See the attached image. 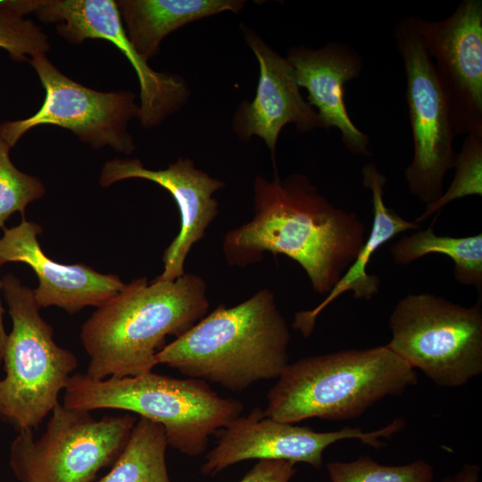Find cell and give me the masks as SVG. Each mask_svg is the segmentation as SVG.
Wrapping results in <instances>:
<instances>
[{
	"label": "cell",
	"mask_w": 482,
	"mask_h": 482,
	"mask_svg": "<svg viewBox=\"0 0 482 482\" xmlns=\"http://www.w3.org/2000/svg\"><path fill=\"white\" fill-rule=\"evenodd\" d=\"M254 215L228 231L222 249L229 264L245 267L266 252L283 254L305 271L313 290L328 295L356 259L366 229L358 215L331 204L303 174L272 180L255 176Z\"/></svg>",
	"instance_id": "obj_1"
},
{
	"label": "cell",
	"mask_w": 482,
	"mask_h": 482,
	"mask_svg": "<svg viewBox=\"0 0 482 482\" xmlns=\"http://www.w3.org/2000/svg\"><path fill=\"white\" fill-rule=\"evenodd\" d=\"M209 309L207 287L198 275L173 281L134 279L83 323L80 339L89 358L91 378L142 375L157 365L167 336L184 334Z\"/></svg>",
	"instance_id": "obj_2"
},
{
	"label": "cell",
	"mask_w": 482,
	"mask_h": 482,
	"mask_svg": "<svg viewBox=\"0 0 482 482\" xmlns=\"http://www.w3.org/2000/svg\"><path fill=\"white\" fill-rule=\"evenodd\" d=\"M289 342L274 294L264 288L235 306L218 305L166 345L156 362L241 392L280 376L288 364Z\"/></svg>",
	"instance_id": "obj_3"
},
{
	"label": "cell",
	"mask_w": 482,
	"mask_h": 482,
	"mask_svg": "<svg viewBox=\"0 0 482 482\" xmlns=\"http://www.w3.org/2000/svg\"><path fill=\"white\" fill-rule=\"evenodd\" d=\"M417 382L416 370L386 345L307 356L283 370L263 415L289 424L353 419Z\"/></svg>",
	"instance_id": "obj_4"
},
{
	"label": "cell",
	"mask_w": 482,
	"mask_h": 482,
	"mask_svg": "<svg viewBox=\"0 0 482 482\" xmlns=\"http://www.w3.org/2000/svg\"><path fill=\"white\" fill-rule=\"evenodd\" d=\"M63 392L66 407L120 410L160 424L168 445L191 457L202 454L210 436L241 416L244 409L240 401L220 397L204 380L153 371L104 379L76 373Z\"/></svg>",
	"instance_id": "obj_5"
},
{
	"label": "cell",
	"mask_w": 482,
	"mask_h": 482,
	"mask_svg": "<svg viewBox=\"0 0 482 482\" xmlns=\"http://www.w3.org/2000/svg\"><path fill=\"white\" fill-rule=\"evenodd\" d=\"M12 321L0 379V419L18 431L33 430L60 403L59 395L78 367L76 355L59 346L40 315L33 290L12 274L2 279Z\"/></svg>",
	"instance_id": "obj_6"
},
{
	"label": "cell",
	"mask_w": 482,
	"mask_h": 482,
	"mask_svg": "<svg viewBox=\"0 0 482 482\" xmlns=\"http://www.w3.org/2000/svg\"><path fill=\"white\" fill-rule=\"evenodd\" d=\"M386 345L435 384L459 387L482 373L481 295L470 307L430 293L409 294L389 317Z\"/></svg>",
	"instance_id": "obj_7"
},
{
	"label": "cell",
	"mask_w": 482,
	"mask_h": 482,
	"mask_svg": "<svg viewBox=\"0 0 482 482\" xmlns=\"http://www.w3.org/2000/svg\"><path fill=\"white\" fill-rule=\"evenodd\" d=\"M46 431H18L10 467L20 482H96L125 447L137 419L131 413L95 419L91 411L58 403Z\"/></svg>",
	"instance_id": "obj_8"
},
{
	"label": "cell",
	"mask_w": 482,
	"mask_h": 482,
	"mask_svg": "<svg viewBox=\"0 0 482 482\" xmlns=\"http://www.w3.org/2000/svg\"><path fill=\"white\" fill-rule=\"evenodd\" d=\"M394 36L405 71V99L413 142V157L404 178L409 191L428 204L441 196L445 177L453 169L455 134L432 60L410 16L395 26Z\"/></svg>",
	"instance_id": "obj_9"
},
{
	"label": "cell",
	"mask_w": 482,
	"mask_h": 482,
	"mask_svg": "<svg viewBox=\"0 0 482 482\" xmlns=\"http://www.w3.org/2000/svg\"><path fill=\"white\" fill-rule=\"evenodd\" d=\"M29 61L45 89V99L32 116L0 124V137L11 147L29 129L54 125L70 129L94 149L108 146L125 154L134 152L128 125L137 118L139 106L133 92H101L85 87L61 72L46 54Z\"/></svg>",
	"instance_id": "obj_10"
},
{
	"label": "cell",
	"mask_w": 482,
	"mask_h": 482,
	"mask_svg": "<svg viewBox=\"0 0 482 482\" xmlns=\"http://www.w3.org/2000/svg\"><path fill=\"white\" fill-rule=\"evenodd\" d=\"M24 16L34 12L44 22L57 23V34L71 44L85 39L112 43L129 61L139 81L137 118L145 129L161 124L188 101L190 90L177 74L153 70L134 48L114 0H1Z\"/></svg>",
	"instance_id": "obj_11"
},
{
	"label": "cell",
	"mask_w": 482,
	"mask_h": 482,
	"mask_svg": "<svg viewBox=\"0 0 482 482\" xmlns=\"http://www.w3.org/2000/svg\"><path fill=\"white\" fill-rule=\"evenodd\" d=\"M410 20L435 61L455 136L482 130V1L462 0L441 21Z\"/></svg>",
	"instance_id": "obj_12"
},
{
	"label": "cell",
	"mask_w": 482,
	"mask_h": 482,
	"mask_svg": "<svg viewBox=\"0 0 482 482\" xmlns=\"http://www.w3.org/2000/svg\"><path fill=\"white\" fill-rule=\"evenodd\" d=\"M404 424L399 418L373 431L345 427L337 431L317 432L265 417L263 411L255 407L221 430L215 447L206 454L201 471L216 475L230 465L251 459L305 462L319 469L323 463V453L330 445L353 438L379 449L385 445L381 439L391 437Z\"/></svg>",
	"instance_id": "obj_13"
},
{
	"label": "cell",
	"mask_w": 482,
	"mask_h": 482,
	"mask_svg": "<svg viewBox=\"0 0 482 482\" xmlns=\"http://www.w3.org/2000/svg\"><path fill=\"white\" fill-rule=\"evenodd\" d=\"M129 179L158 184L171 195L179 208V232L165 249L163 271L156 278L161 281H173L185 273L189 252L204 237L217 216L219 204L213 195L222 189L225 183L183 157L161 170L147 169L139 159L114 158L104 164L99 181L102 187H107Z\"/></svg>",
	"instance_id": "obj_14"
},
{
	"label": "cell",
	"mask_w": 482,
	"mask_h": 482,
	"mask_svg": "<svg viewBox=\"0 0 482 482\" xmlns=\"http://www.w3.org/2000/svg\"><path fill=\"white\" fill-rule=\"evenodd\" d=\"M240 27L258 61L259 79L254 98L244 100L237 108L233 130L242 141H249L253 136L262 138L270 151L277 172L275 154L282 129L292 123L299 133H307L324 129V125L316 110L302 96L295 71L287 58L247 26Z\"/></svg>",
	"instance_id": "obj_15"
},
{
	"label": "cell",
	"mask_w": 482,
	"mask_h": 482,
	"mask_svg": "<svg viewBox=\"0 0 482 482\" xmlns=\"http://www.w3.org/2000/svg\"><path fill=\"white\" fill-rule=\"evenodd\" d=\"M42 228L22 217L21 223L4 229L0 238V262H23L38 278L33 290L41 308L57 306L77 313L87 306L98 307L114 296L124 283L119 276L104 274L81 264H62L50 259L42 250L37 236Z\"/></svg>",
	"instance_id": "obj_16"
},
{
	"label": "cell",
	"mask_w": 482,
	"mask_h": 482,
	"mask_svg": "<svg viewBox=\"0 0 482 482\" xmlns=\"http://www.w3.org/2000/svg\"><path fill=\"white\" fill-rule=\"evenodd\" d=\"M287 58L299 87L307 90L308 103L317 109L324 129L337 128L350 153L370 156L369 137L352 121L345 103V85L361 74L362 57L345 44L329 42L318 49L293 46Z\"/></svg>",
	"instance_id": "obj_17"
},
{
	"label": "cell",
	"mask_w": 482,
	"mask_h": 482,
	"mask_svg": "<svg viewBox=\"0 0 482 482\" xmlns=\"http://www.w3.org/2000/svg\"><path fill=\"white\" fill-rule=\"evenodd\" d=\"M362 184L371 194L373 221L370 232L366 237L354 262L326 298L312 310L295 312L292 327L303 337L312 335L318 316L341 295L352 291L355 299H372L379 292L380 287L379 278L367 272L372 255L398 234L420 229V224L403 219L386 204L384 188L386 178L373 162L365 164L362 169Z\"/></svg>",
	"instance_id": "obj_18"
},
{
	"label": "cell",
	"mask_w": 482,
	"mask_h": 482,
	"mask_svg": "<svg viewBox=\"0 0 482 482\" xmlns=\"http://www.w3.org/2000/svg\"><path fill=\"white\" fill-rule=\"evenodd\" d=\"M128 37L148 61L158 54L162 41L172 31L224 12H239L243 0H116Z\"/></svg>",
	"instance_id": "obj_19"
},
{
	"label": "cell",
	"mask_w": 482,
	"mask_h": 482,
	"mask_svg": "<svg viewBox=\"0 0 482 482\" xmlns=\"http://www.w3.org/2000/svg\"><path fill=\"white\" fill-rule=\"evenodd\" d=\"M426 229L402 237L389 251L395 264L407 265L428 254L440 253L454 263L455 280L482 292V233L466 237L440 236L433 223Z\"/></svg>",
	"instance_id": "obj_20"
},
{
	"label": "cell",
	"mask_w": 482,
	"mask_h": 482,
	"mask_svg": "<svg viewBox=\"0 0 482 482\" xmlns=\"http://www.w3.org/2000/svg\"><path fill=\"white\" fill-rule=\"evenodd\" d=\"M167 445L162 426L140 417L111 470L97 482H170Z\"/></svg>",
	"instance_id": "obj_21"
},
{
	"label": "cell",
	"mask_w": 482,
	"mask_h": 482,
	"mask_svg": "<svg viewBox=\"0 0 482 482\" xmlns=\"http://www.w3.org/2000/svg\"><path fill=\"white\" fill-rule=\"evenodd\" d=\"M453 181L436 201L426 204L414 220L420 224L453 201L470 195H482V130L467 134L456 155Z\"/></svg>",
	"instance_id": "obj_22"
},
{
	"label": "cell",
	"mask_w": 482,
	"mask_h": 482,
	"mask_svg": "<svg viewBox=\"0 0 482 482\" xmlns=\"http://www.w3.org/2000/svg\"><path fill=\"white\" fill-rule=\"evenodd\" d=\"M331 482H433V468L423 460L408 464L383 465L362 455L353 461L327 464Z\"/></svg>",
	"instance_id": "obj_23"
},
{
	"label": "cell",
	"mask_w": 482,
	"mask_h": 482,
	"mask_svg": "<svg viewBox=\"0 0 482 482\" xmlns=\"http://www.w3.org/2000/svg\"><path fill=\"white\" fill-rule=\"evenodd\" d=\"M12 147L0 137V229L14 212L25 217V209L31 202L42 198L46 187L34 176L18 170L12 162L9 152Z\"/></svg>",
	"instance_id": "obj_24"
},
{
	"label": "cell",
	"mask_w": 482,
	"mask_h": 482,
	"mask_svg": "<svg viewBox=\"0 0 482 482\" xmlns=\"http://www.w3.org/2000/svg\"><path fill=\"white\" fill-rule=\"evenodd\" d=\"M0 48L22 62L29 61L28 54H46L50 43L40 27L0 4Z\"/></svg>",
	"instance_id": "obj_25"
},
{
	"label": "cell",
	"mask_w": 482,
	"mask_h": 482,
	"mask_svg": "<svg viewBox=\"0 0 482 482\" xmlns=\"http://www.w3.org/2000/svg\"><path fill=\"white\" fill-rule=\"evenodd\" d=\"M295 462L259 460L240 482H289L296 472Z\"/></svg>",
	"instance_id": "obj_26"
},
{
	"label": "cell",
	"mask_w": 482,
	"mask_h": 482,
	"mask_svg": "<svg viewBox=\"0 0 482 482\" xmlns=\"http://www.w3.org/2000/svg\"><path fill=\"white\" fill-rule=\"evenodd\" d=\"M480 468L478 464H465L462 469L453 476L445 477L440 482H478Z\"/></svg>",
	"instance_id": "obj_27"
},
{
	"label": "cell",
	"mask_w": 482,
	"mask_h": 482,
	"mask_svg": "<svg viewBox=\"0 0 482 482\" xmlns=\"http://www.w3.org/2000/svg\"><path fill=\"white\" fill-rule=\"evenodd\" d=\"M0 262V266H1ZM3 283L2 279H0V291L2 290ZM4 313V309L2 305L1 299H0V369L3 365V357H4V346L7 339V333L5 332L4 326V320L3 316Z\"/></svg>",
	"instance_id": "obj_28"
}]
</instances>
